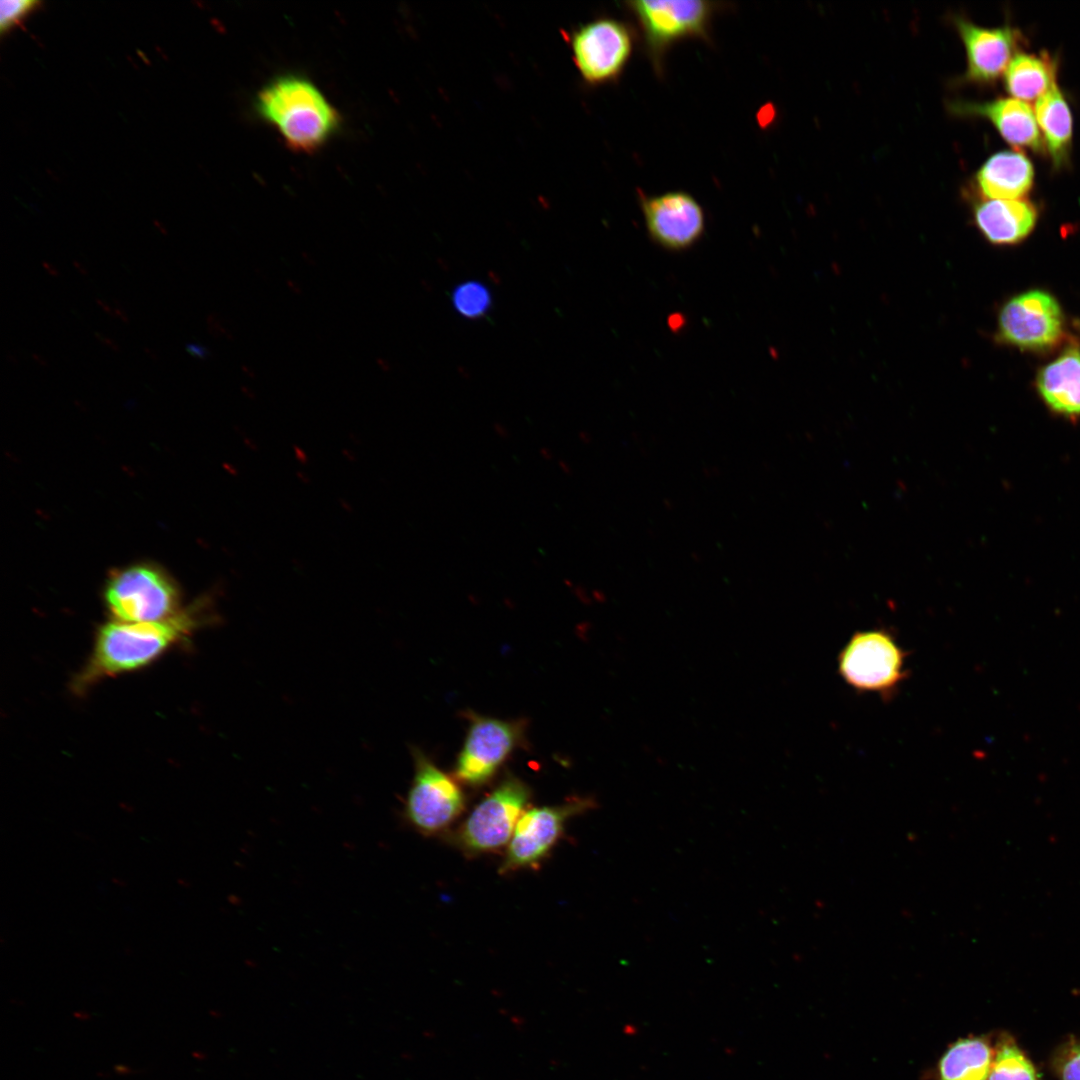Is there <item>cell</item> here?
<instances>
[{"mask_svg": "<svg viewBox=\"0 0 1080 1080\" xmlns=\"http://www.w3.org/2000/svg\"><path fill=\"white\" fill-rule=\"evenodd\" d=\"M907 653L884 628L858 631L838 656V672L852 688L889 698L906 679Z\"/></svg>", "mask_w": 1080, "mask_h": 1080, "instance_id": "obj_3", "label": "cell"}, {"mask_svg": "<svg viewBox=\"0 0 1080 1080\" xmlns=\"http://www.w3.org/2000/svg\"><path fill=\"white\" fill-rule=\"evenodd\" d=\"M43 267H44V268L46 269V271H47V272H48V273H49V274H50L51 276H58V275H59V271H58V270H57V268H56V267H55L54 265H52L51 263H48V262H43Z\"/></svg>", "mask_w": 1080, "mask_h": 1080, "instance_id": "obj_28", "label": "cell"}, {"mask_svg": "<svg viewBox=\"0 0 1080 1080\" xmlns=\"http://www.w3.org/2000/svg\"><path fill=\"white\" fill-rule=\"evenodd\" d=\"M566 40L577 72L591 86L618 79L633 50L630 28L610 17L577 26L567 33Z\"/></svg>", "mask_w": 1080, "mask_h": 1080, "instance_id": "obj_4", "label": "cell"}, {"mask_svg": "<svg viewBox=\"0 0 1080 1080\" xmlns=\"http://www.w3.org/2000/svg\"><path fill=\"white\" fill-rule=\"evenodd\" d=\"M1063 316L1048 293L1033 290L1009 300L999 316L1000 337L1025 349L1054 345L1062 334Z\"/></svg>", "mask_w": 1080, "mask_h": 1080, "instance_id": "obj_11", "label": "cell"}, {"mask_svg": "<svg viewBox=\"0 0 1080 1080\" xmlns=\"http://www.w3.org/2000/svg\"><path fill=\"white\" fill-rule=\"evenodd\" d=\"M114 317H118V318H120L122 321H124L126 323L128 322V316H127V314L124 312V310L122 308H115L114 309Z\"/></svg>", "mask_w": 1080, "mask_h": 1080, "instance_id": "obj_29", "label": "cell"}, {"mask_svg": "<svg viewBox=\"0 0 1080 1080\" xmlns=\"http://www.w3.org/2000/svg\"><path fill=\"white\" fill-rule=\"evenodd\" d=\"M1055 84V65L1047 56L1016 54L1005 72L1007 91L1022 101L1037 100Z\"/></svg>", "mask_w": 1080, "mask_h": 1080, "instance_id": "obj_20", "label": "cell"}, {"mask_svg": "<svg viewBox=\"0 0 1080 1080\" xmlns=\"http://www.w3.org/2000/svg\"><path fill=\"white\" fill-rule=\"evenodd\" d=\"M518 722L475 716L472 718L456 766V777L471 786L487 782L519 744Z\"/></svg>", "mask_w": 1080, "mask_h": 1080, "instance_id": "obj_10", "label": "cell"}, {"mask_svg": "<svg viewBox=\"0 0 1080 1080\" xmlns=\"http://www.w3.org/2000/svg\"><path fill=\"white\" fill-rule=\"evenodd\" d=\"M32 356L36 360L37 363H39L42 366H47V362L44 360L43 357L39 356L36 353H32Z\"/></svg>", "mask_w": 1080, "mask_h": 1080, "instance_id": "obj_32", "label": "cell"}, {"mask_svg": "<svg viewBox=\"0 0 1080 1080\" xmlns=\"http://www.w3.org/2000/svg\"><path fill=\"white\" fill-rule=\"evenodd\" d=\"M954 24L967 53L964 80L974 83L996 80L1011 61L1018 32L1010 26L980 27L963 17H956Z\"/></svg>", "mask_w": 1080, "mask_h": 1080, "instance_id": "obj_13", "label": "cell"}, {"mask_svg": "<svg viewBox=\"0 0 1080 1080\" xmlns=\"http://www.w3.org/2000/svg\"><path fill=\"white\" fill-rule=\"evenodd\" d=\"M974 217L987 240L994 244H1012L1032 231L1037 213L1028 201L989 199L976 206Z\"/></svg>", "mask_w": 1080, "mask_h": 1080, "instance_id": "obj_16", "label": "cell"}, {"mask_svg": "<svg viewBox=\"0 0 1080 1080\" xmlns=\"http://www.w3.org/2000/svg\"><path fill=\"white\" fill-rule=\"evenodd\" d=\"M987 1080H1040L1039 1073L1025 1052L1009 1035H1002Z\"/></svg>", "mask_w": 1080, "mask_h": 1080, "instance_id": "obj_21", "label": "cell"}, {"mask_svg": "<svg viewBox=\"0 0 1080 1080\" xmlns=\"http://www.w3.org/2000/svg\"><path fill=\"white\" fill-rule=\"evenodd\" d=\"M256 110L289 148L313 152L336 132L340 118L320 90L297 75H282L258 93Z\"/></svg>", "mask_w": 1080, "mask_h": 1080, "instance_id": "obj_2", "label": "cell"}, {"mask_svg": "<svg viewBox=\"0 0 1080 1080\" xmlns=\"http://www.w3.org/2000/svg\"><path fill=\"white\" fill-rule=\"evenodd\" d=\"M451 302L456 312L464 318L479 319L489 312L492 296L484 283L478 280H467L453 289Z\"/></svg>", "mask_w": 1080, "mask_h": 1080, "instance_id": "obj_22", "label": "cell"}, {"mask_svg": "<svg viewBox=\"0 0 1080 1080\" xmlns=\"http://www.w3.org/2000/svg\"><path fill=\"white\" fill-rule=\"evenodd\" d=\"M37 0H3L0 3V33L4 35L41 6Z\"/></svg>", "mask_w": 1080, "mask_h": 1080, "instance_id": "obj_24", "label": "cell"}, {"mask_svg": "<svg viewBox=\"0 0 1080 1080\" xmlns=\"http://www.w3.org/2000/svg\"><path fill=\"white\" fill-rule=\"evenodd\" d=\"M186 350L189 354L198 358H205L208 354L207 349L202 345L189 343L186 345Z\"/></svg>", "mask_w": 1080, "mask_h": 1080, "instance_id": "obj_25", "label": "cell"}, {"mask_svg": "<svg viewBox=\"0 0 1080 1080\" xmlns=\"http://www.w3.org/2000/svg\"><path fill=\"white\" fill-rule=\"evenodd\" d=\"M95 337H96V338H97V339H98V340H99L100 342H102L103 344H105L106 346H108L109 348H111V349H113V350H115V351H119V350H120L119 346H118V345H117V344H116V343H115V342H114L113 340H111L110 338H108L107 336H104V335H102V334H100V333H95Z\"/></svg>", "mask_w": 1080, "mask_h": 1080, "instance_id": "obj_26", "label": "cell"}, {"mask_svg": "<svg viewBox=\"0 0 1080 1080\" xmlns=\"http://www.w3.org/2000/svg\"><path fill=\"white\" fill-rule=\"evenodd\" d=\"M995 1046L985 1036H968L953 1042L937 1065L938 1080H987Z\"/></svg>", "mask_w": 1080, "mask_h": 1080, "instance_id": "obj_18", "label": "cell"}, {"mask_svg": "<svg viewBox=\"0 0 1080 1080\" xmlns=\"http://www.w3.org/2000/svg\"><path fill=\"white\" fill-rule=\"evenodd\" d=\"M1051 1067L1059 1080H1080V1039L1062 1042L1051 1057Z\"/></svg>", "mask_w": 1080, "mask_h": 1080, "instance_id": "obj_23", "label": "cell"}, {"mask_svg": "<svg viewBox=\"0 0 1080 1080\" xmlns=\"http://www.w3.org/2000/svg\"><path fill=\"white\" fill-rule=\"evenodd\" d=\"M530 795L524 782L507 777L468 815L458 830V843L471 853L490 852L508 844Z\"/></svg>", "mask_w": 1080, "mask_h": 1080, "instance_id": "obj_7", "label": "cell"}, {"mask_svg": "<svg viewBox=\"0 0 1080 1080\" xmlns=\"http://www.w3.org/2000/svg\"><path fill=\"white\" fill-rule=\"evenodd\" d=\"M1034 113L1052 162L1055 167H1061L1070 150L1072 116L1057 84L1036 100Z\"/></svg>", "mask_w": 1080, "mask_h": 1080, "instance_id": "obj_19", "label": "cell"}, {"mask_svg": "<svg viewBox=\"0 0 1080 1080\" xmlns=\"http://www.w3.org/2000/svg\"><path fill=\"white\" fill-rule=\"evenodd\" d=\"M1037 387L1054 412L1080 415V350L1069 348L1045 366L1038 375Z\"/></svg>", "mask_w": 1080, "mask_h": 1080, "instance_id": "obj_17", "label": "cell"}, {"mask_svg": "<svg viewBox=\"0 0 1080 1080\" xmlns=\"http://www.w3.org/2000/svg\"><path fill=\"white\" fill-rule=\"evenodd\" d=\"M105 599L117 621L157 622L175 614L177 593L159 571L136 566L113 576Z\"/></svg>", "mask_w": 1080, "mask_h": 1080, "instance_id": "obj_8", "label": "cell"}, {"mask_svg": "<svg viewBox=\"0 0 1080 1080\" xmlns=\"http://www.w3.org/2000/svg\"><path fill=\"white\" fill-rule=\"evenodd\" d=\"M74 1016L80 1020H87L90 1018L89 1014L83 1011L74 1012Z\"/></svg>", "mask_w": 1080, "mask_h": 1080, "instance_id": "obj_31", "label": "cell"}, {"mask_svg": "<svg viewBox=\"0 0 1080 1080\" xmlns=\"http://www.w3.org/2000/svg\"><path fill=\"white\" fill-rule=\"evenodd\" d=\"M75 268L83 275L87 274V270L77 261H74Z\"/></svg>", "mask_w": 1080, "mask_h": 1080, "instance_id": "obj_33", "label": "cell"}, {"mask_svg": "<svg viewBox=\"0 0 1080 1080\" xmlns=\"http://www.w3.org/2000/svg\"><path fill=\"white\" fill-rule=\"evenodd\" d=\"M97 303L102 307L105 312L114 316V309H112L107 303L101 300H97Z\"/></svg>", "mask_w": 1080, "mask_h": 1080, "instance_id": "obj_30", "label": "cell"}, {"mask_svg": "<svg viewBox=\"0 0 1080 1080\" xmlns=\"http://www.w3.org/2000/svg\"><path fill=\"white\" fill-rule=\"evenodd\" d=\"M595 807L591 798H577L558 806L526 810L518 820L507 845L503 873L535 866L558 841L566 821Z\"/></svg>", "mask_w": 1080, "mask_h": 1080, "instance_id": "obj_9", "label": "cell"}, {"mask_svg": "<svg viewBox=\"0 0 1080 1080\" xmlns=\"http://www.w3.org/2000/svg\"><path fill=\"white\" fill-rule=\"evenodd\" d=\"M951 113L958 116L984 117L992 122L1001 136L1010 144L1039 151L1042 139L1034 110L1015 98H1002L989 102L956 101L949 104Z\"/></svg>", "mask_w": 1080, "mask_h": 1080, "instance_id": "obj_14", "label": "cell"}, {"mask_svg": "<svg viewBox=\"0 0 1080 1080\" xmlns=\"http://www.w3.org/2000/svg\"><path fill=\"white\" fill-rule=\"evenodd\" d=\"M145 351H146V353H147V354H149V355H150V356H151V357H152L153 359H155V360H156V359L158 358V357H157V356L155 355L154 351H151V350H149V349H147V348H145Z\"/></svg>", "mask_w": 1080, "mask_h": 1080, "instance_id": "obj_34", "label": "cell"}, {"mask_svg": "<svg viewBox=\"0 0 1080 1080\" xmlns=\"http://www.w3.org/2000/svg\"><path fill=\"white\" fill-rule=\"evenodd\" d=\"M1034 169L1029 158L1017 151L993 154L980 167L976 182L989 199L1015 200L1032 187Z\"/></svg>", "mask_w": 1080, "mask_h": 1080, "instance_id": "obj_15", "label": "cell"}, {"mask_svg": "<svg viewBox=\"0 0 1080 1080\" xmlns=\"http://www.w3.org/2000/svg\"><path fill=\"white\" fill-rule=\"evenodd\" d=\"M640 203L649 236L661 247L680 251L693 246L702 237L704 212L689 193L672 191L642 196Z\"/></svg>", "mask_w": 1080, "mask_h": 1080, "instance_id": "obj_12", "label": "cell"}, {"mask_svg": "<svg viewBox=\"0 0 1080 1080\" xmlns=\"http://www.w3.org/2000/svg\"><path fill=\"white\" fill-rule=\"evenodd\" d=\"M412 755L414 776L404 801L403 816L418 832L435 834L461 814L465 798L459 785L422 751L414 748Z\"/></svg>", "mask_w": 1080, "mask_h": 1080, "instance_id": "obj_5", "label": "cell"}, {"mask_svg": "<svg viewBox=\"0 0 1080 1080\" xmlns=\"http://www.w3.org/2000/svg\"><path fill=\"white\" fill-rule=\"evenodd\" d=\"M114 1070H115V1072L117 1074H121V1075H127V1074H130V1073L133 1072L130 1067H128L126 1065H123V1064L115 1065Z\"/></svg>", "mask_w": 1080, "mask_h": 1080, "instance_id": "obj_27", "label": "cell"}, {"mask_svg": "<svg viewBox=\"0 0 1080 1080\" xmlns=\"http://www.w3.org/2000/svg\"><path fill=\"white\" fill-rule=\"evenodd\" d=\"M200 622L191 612L157 622H110L98 631L89 664L77 680L83 687L95 680L141 668L185 639Z\"/></svg>", "mask_w": 1080, "mask_h": 1080, "instance_id": "obj_1", "label": "cell"}, {"mask_svg": "<svg viewBox=\"0 0 1080 1080\" xmlns=\"http://www.w3.org/2000/svg\"><path fill=\"white\" fill-rule=\"evenodd\" d=\"M641 28L648 54L660 68L666 50L686 37H705L715 10L700 0H637L626 3Z\"/></svg>", "mask_w": 1080, "mask_h": 1080, "instance_id": "obj_6", "label": "cell"}]
</instances>
